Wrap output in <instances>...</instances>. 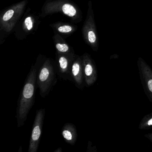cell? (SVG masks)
I'll list each match as a JSON object with an SVG mask.
<instances>
[{
	"mask_svg": "<svg viewBox=\"0 0 152 152\" xmlns=\"http://www.w3.org/2000/svg\"><path fill=\"white\" fill-rule=\"evenodd\" d=\"M37 72L36 67L32 66L19 97L16 116L18 128L24 124L29 112L34 104L37 85Z\"/></svg>",
	"mask_w": 152,
	"mask_h": 152,
	"instance_id": "1",
	"label": "cell"
},
{
	"mask_svg": "<svg viewBox=\"0 0 152 152\" xmlns=\"http://www.w3.org/2000/svg\"><path fill=\"white\" fill-rule=\"evenodd\" d=\"M37 84L42 97H45L50 93L56 82V68L50 61H46L39 68H37Z\"/></svg>",
	"mask_w": 152,
	"mask_h": 152,
	"instance_id": "2",
	"label": "cell"
},
{
	"mask_svg": "<svg viewBox=\"0 0 152 152\" xmlns=\"http://www.w3.org/2000/svg\"><path fill=\"white\" fill-rule=\"evenodd\" d=\"M45 113L44 108L37 110L36 112L29 144V152H37L39 148Z\"/></svg>",
	"mask_w": 152,
	"mask_h": 152,
	"instance_id": "3",
	"label": "cell"
},
{
	"mask_svg": "<svg viewBox=\"0 0 152 152\" xmlns=\"http://www.w3.org/2000/svg\"><path fill=\"white\" fill-rule=\"evenodd\" d=\"M72 81L78 88L82 89L84 87V69L83 62L80 59H77L73 61L71 70Z\"/></svg>",
	"mask_w": 152,
	"mask_h": 152,
	"instance_id": "4",
	"label": "cell"
},
{
	"mask_svg": "<svg viewBox=\"0 0 152 152\" xmlns=\"http://www.w3.org/2000/svg\"><path fill=\"white\" fill-rule=\"evenodd\" d=\"M72 62L70 63L68 58L64 56H61L58 58L56 71L58 76L64 80H69L72 81L71 70Z\"/></svg>",
	"mask_w": 152,
	"mask_h": 152,
	"instance_id": "5",
	"label": "cell"
},
{
	"mask_svg": "<svg viewBox=\"0 0 152 152\" xmlns=\"http://www.w3.org/2000/svg\"><path fill=\"white\" fill-rule=\"evenodd\" d=\"M63 137L65 141L70 145H74L77 138L76 127L72 124L66 123L63 126L62 129Z\"/></svg>",
	"mask_w": 152,
	"mask_h": 152,
	"instance_id": "6",
	"label": "cell"
},
{
	"mask_svg": "<svg viewBox=\"0 0 152 152\" xmlns=\"http://www.w3.org/2000/svg\"><path fill=\"white\" fill-rule=\"evenodd\" d=\"M84 69V79L86 84L90 86L96 80L95 70L90 60L87 57H84L83 60Z\"/></svg>",
	"mask_w": 152,
	"mask_h": 152,
	"instance_id": "7",
	"label": "cell"
},
{
	"mask_svg": "<svg viewBox=\"0 0 152 152\" xmlns=\"http://www.w3.org/2000/svg\"><path fill=\"white\" fill-rule=\"evenodd\" d=\"M62 10L64 14L71 17H72L76 15V10L75 8L70 4H66L64 5L62 7Z\"/></svg>",
	"mask_w": 152,
	"mask_h": 152,
	"instance_id": "8",
	"label": "cell"
},
{
	"mask_svg": "<svg viewBox=\"0 0 152 152\" xmlns=\"http://www.w3.org/2000/svg\"><path fill=\"white\" fill-rule=\"evenodd\" d=\"M57 49L62 53H66L69 50V47L65 44H60L58 43L56 45Z\"/></svg>",
	"mask_w": 152,
	"mask_h": 152,
	"instance_id": "9",
	"label": "cell"
},
{
	"mask_svg": "<svg viewBox=\"0 0 152 152\" xmlns=\"http://www.w3.org/2000/svg\"><path fill=\"white\" fill-rule=\"evenodd\" d=\"M14 14V10H8L4 15V16L3 17V20L4 21H8L13 17Z\"/></svg>",
	"mask_w": 152,
	"mask_h": 152,
	"instance_id": "10",
	"label": "cell"
},
{
	"mask_svg": "<svg viewBox=\"0 0 152 152\" xmlns=\"http://www.w3.org/2000/svg\"><path fill=\"white\" fill-rule=\"evenodd\" d=\"M72 27L69 26H64L58 28V31L61 33H68L71 31Z\"/></svg>",
	"mask_w": 152,
	"mask_h": 152,
	"instance_id": "11",
	"label": "cell"
},
{
	"mask_svg": "<svg viewBox=\"0 0 152 152\" xmlns=\"http://www.w3.org/2000/svg\"><path fill=\"white\" fill-rule=\"evenodd\" d=\"M88 38L89 41L91 43H93L96 42V36L93 31H90L88 33Z\"/></svg>",
	"mask_w": 152,
	"mask_h": 152,
	"instance_id": "12",
	"label": "cell"
},
{
	"mask_svg": "<svg viewBox=\"0 0 152 152\" xmlns=\"http://www.w3.org/2000/svg\"><path fill=\"white\" fill-rule=\"evenodd\" d=\"M25 24L26 26L27 30H31L33 27V23L31 18L28 17L25 21Z\"/></svg>",
	"mask_w": 152,
	"mask_h": 152,
	"instance_id": "13",
	"label": "cell"
},
{
	"mask_svg": "<svg viewBox=\"0 0 152 152\" xmlns=\"http://www.w3.org/2000/svg\"><path fill=\"white\" fill-rule=\"evenodd\" d=\"M148 86L149 90L152 92V80H149L148 83Z\"/></svg>",
	"mask_w": 152,
	"mask_h": 152,
	"instance_id": "14",
	"label": "cell"
},
{
	"mask_svg": "<svg viewBox=\"0 0 152 152\" xmlns=\"http://www.w3.org/2000/svg\"><path fill=\"white\" fill-rule=\"evenodd\" d=\"M62 152V148H57L56 149L54 152Z\"/></svg>",
	"mask_w": 152,
	"mask_h": 152,
	"instance_id": "15",
	"label": "cell"
},
{
	"mask_svg": "<svg viewBox=\"0 0 152 152\" xmlns=\"http://www.w3.org/2000/svg\"><path fill=\"white\" fill-rule=\"evenodd\" d=\"M148 125H152V118L150 119V120L148 122Z\"/></svg>",
	"mask_w": 152,
	"mask_h": 152,
	"instance_id": "16",
	"label": "cell"
}]
</instances>
